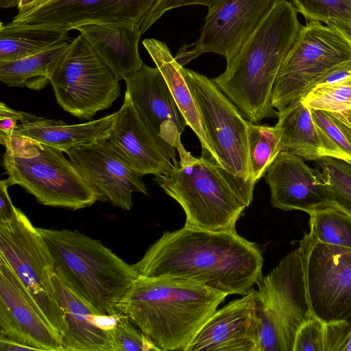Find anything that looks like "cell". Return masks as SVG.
<instances>
[{"mask_svg":"<svg viewBox=\"0 0 351 351\" xmlns=\"http://www.w3.org/2000/svg\"><path fill=\"white\" fill-rule=\"evenodd\" d=\"M261 250L237 232L184 226L165 232L132 267L138 277L200 285L244 295L263 277Z\"/></svg>","mask_w":351,"mask_h":351,"instance_id":"cell-1","label":"cell"},{"mask_svg":"<svg viewBox=\"0 0 351 351\" xmlns=\"http://www.w3.org/2000/svg\"><path fill=\"white\" fill-rule=\"evenodd\" d=\"M304 26L289 0H275L252 37L227 63L225 71L212 79L248 121L257 123L278 117L271 100L273 86Z\"/></svg>","mask_w":351,"mask_h":351,"instance_id":"cell-2","label":"cell"},{"mask_svg":"<svg viewBox=\"0 0 351 351\" xmlns=\"http://www.w3.org/2000/svg\"><path fill=\"white\" fill-rule=\"evenodd\" d=\"M227 295L200 285L138 277L120 311L159 351H186Z\"/></svg>","mask_w":351,"mask_h":351,"instance_id":"cell-3","label":"cell"},{"mask_svg":"<svg viewBox=\"0 0 351 351\" xmlns=\"http://www.w3.org/2000/svg\"><path fill=\"white\" fill-rule=\"evenodd\" d=\"M179 160L154 180L182 208L186 226L235 232V225L253 195L213 158L193 156L180 143Z\"/></svg>","mask_w":351,"mask_h":351,"instance_id":"cell-4","label":"cell"},{"mask_svg":"<svg viewBox=\"0 0 351 351\" xmlns=\"http://www.w3.org/2000/svg\"><path fill=\"white\" fill-rule=\"evenodd\" d=\"M54 261V271L99 313H121L120 304L138 277L99 241L77 230L38 228Z\"/></svg>","mask_w":351,"mask_h":351,"instance_id":"cell-5","label":"cell"},{"mask_svg":"<svg viewBox=\"0 0 351 351\" xmlns=\"http://www.w3.org/2000/svg\"><path fill=\"white\" fill-rule=\"evenodd\" d=\"M9 185L17 184L45 206L77 210L100 200L97 191L55 147L12 135L0 139Z\"/></svg>","mask_w":351,"mask_h":351,"instance_id":"cell-6","label":"cell"},{"mask_svg":"<svg viewBox=\"0 0 351 351\" xmlns=\"http://www.w3.org/2000/svg\"><path fill=\"white\" fill-rule=\"evenodd\" d=\"M309 243L308 232L253 289L258 351H293L298 329L313 316L306 282Z\"/></svg>","mask_w":351,"mask_h":351,"instance_id":"cell-7","label":"cell"},{"mask_svg":"<svg viewBox=\"0 0 351 351\" xmlns=\"http://www.w3.org/2000/svg\"><path fill=\"white\" fill-rule=\"evenodd\" d=\"M197 105L216 162L253 194L247 121L237 106L208 77L182 66Z\"/></svg>","mask_w":351,"mask_h":351,"instance_id":"cell-8","label":"cell"},{"mask_svg":"<svg viewBox=\"0 0 351 351\" xmlns=\"http://www.w3.org/2000/svg\"><path fill=\"white\" fill-rule=\"evenodd\" d=\"M0 255L62 339L65 326L52 282L53 258L38 228L19 208L8 220L0 221Z\"/></svg>","mask_w":351,"mask_h":351,"instance_id":"cell-9","label":"cell"},{"mask_svg":"<svg viewBox=\"0 0 351 351\" xmlns=\"http://www.w3.org/2000/svg\"><path fill=\"white\" fill-rule=\"evenodd\" d=\"M50 84L60 107L81 120L110 108L121 95L119 80L81 34L70 42Z\"/></svg>","mask_w":351,"mask_h":351,"instance_id":"cell-10","label":"cell"},{"mask_svg":"<svg viewBox=\"0 0 351 351\" xmlns=\"http://www.w3.org/2000/svg\"><path fill=\"white\" fill-rule=\"evenodd\" d=\"M350 59L351 44L342 34L328 25L308 21L278 71L271 92L273 107L283 111L330 69Z\"/></svg>","mask_w":351,"mask_h":351,"instance_id":"cell-11","label":"cell"},{"mask_svg":"<svg viewBox=\"0 0 351 351\" xmlns=\"http://www.w3.org/2000/svg\"><path fill=\"white\" fill-rule=\"evenodd\" d=\"M309 235L305 270L313 315L326 323H351V248L315 242Z\"/></svg>","mask_w":351,"mask_h":351,"instance_id":"cell-12","label":"cell"},{"mask_svg":"<svg viewBox=\"0 0 351 351\" xmlns=\"http://www.w3.org/2000/svg\"><path fill=\"white\" fill-rule=\"evenodd\" d=\"M275 0H223L208 12L198 40L182 45L176 56L182 66L204 53L231 61L254 34Z\"/></svg>","mask_w":351,"mask_h":351,"instance_id":"cell-13","label":"cell"},{"mask_svg":"<svg viewBox=\"0 0 351 351\" xmlns=\"http://www.w3.org/2000/svg\"><path fill=\"white\" fill-rule=\"evenodd\" d=\"M158 0H50L9 23L18 27L69 32L91 23L140 26Z\"/></svg>","mask_w":351,"mask_h":351,"instance_id":"cell-14","label":"cell"},{"mask_svg":"<svg viewBox=\"0 0 351 351\" xmlns=\"http://www.w3.org/2000/svg\"><path fill=\"white\" fill-rule=\"evenodd\" d=\"M0 337L34 350L62 351L61 337L0 255Z\"/></svg>","mask_w":351,"mask_h":351,"instance_id":"cell-15","label":"cell"},{"mask_svg":"<svg viewBox=\"0 0 351 351\" xmlns=\"http://www.w3.org/2000/svg\"><path fill=\"white\" fill-rule=\"evenodd\" d=\"M126 92L140 118L165 149L172 162L187 126L169 86L157 67L143 63L125 77Z\"/></svg>","mask_w":351,"mask_h":351,"instance_id":"cell-16","label":"cell"},{"mask_svg":"<svg viewBox=\"0 0 351 351\" xmlns=\"http://www.w3.org/2000/svg\"><path fill=\"white\" fill-rule=\"evenodd\" d=\"M66 154L80 174L97 191L100 200H109L113 206L129 210L134 192L148 195L143 176L132 169L109 141L73 147Z\"/></svg>","mask_w":351,"mask_h":351,"instance_id":"cell-17","label":"cell"},{"mask_svg":"<svg viewBox=\"0 0 351 351\" xmlns=\"http://www.w3.org/2000/svg\"><path fill=\"white\" fill-rule=\"evenodd\" d=\"M264 177L274 208L309 213L335 206L319 170L289 151L279 154Z\"/></svg>","mask_w":351,"mask_h":351,"instance_id":"cell-18","label":"cell"},{"mask_svg":"<svg viewBox=\"0 0 351 351\" xmlns=\"http://www.w3.org/2000/svg\"><path fill=\"white\" fill-rule=\"evenodd\" d=\"M196 350L258 351L253 289L208 319L186 349Z\"/></svg>","mask_w":351,"mask_h":351,"instance_id":"cell-19","label":"cell"},{"mask_svg":"<svg viewBox=\"0 0 351 351\" xmlns=\"http://www.w3.org/2000/svg\"><path fill=\"white\" fill-rule=\"evenodd\" d=\"M108 141L142 176H160L173 165L162 145L140 118L126 91Z\"/></svg>","mask_w":351,"mask_h":351,"instance_id":"cell-20","label":"cell"},{"mask_svg":"<svg viewBox=\"0 0 351 351\" xmlns=\"http://www.w3.org/2000/svg\"><path fill=\"white\" fill-rule=\"evenodd\" d=\"M52 282L64 313L62 351H114L112 332L99 325L101 313L55 271Z\"/></svg>","mask_w":351,"mask_h":351,"instance_id":"cell-21","label":"cell"},{"mask_svg":"<svg viewBox=\"0 0 351 351\" xmlns=\"http://www.w3.org/2000/svg\"><path fill=\"white\" fill-rule=\"evenodd\" d=\"M21 112L12 135L27 137L66 153L73 147L108 141L117 117L116 112L84 123L69 125L62 121Z\"/></svg>","mask_w":351,"mask_h":351,"instance_id":"cell-22","label":"cell"},{"mask_svg":"<svg viewBox=\"0 0 351 351\" xmlns=\"http://www.w3.org/2000/svg\"><path fill=\"white\" fill-rule=\"evenodd\" d=\"M75 29L87 40L119 81L142 67L143 62L138 53L142 33L138 25L91 23Z\"/></svg>","mask_w":351,"mask_h":351,"instance_id":"cell-23","label":"cell"},{"mask_svg":"<svg viewBox=\"0 0 351 351\" xmlns=\"http://www.w3.org/2000/svg\"><path fill=\"white\" fill-rule=\"evenodd\" d=\"M143 45L160 71L186 124L197 136L202 156L217 161V155L208 138L197 105L182 71V66L171 55L167 45L155 38L143 40Z\"/></svg>","mask_w":351,"mask_h":351,"instance_id":"cell-24","label":"cell"},{"mask_svg":"<svg viewBox=\"0 0 351 351\" xmlns=\"http://www.w3.org/2000/svg\"><path fill=\"white\" fill-rule=\"evenodd\" d=\"M276 124L281 132V145L287 150L307 160L324 157L318 130L311 110L300 99L278 112Z\"/></svg>","mask_w":351,"mask_h":351,"instance_id":"cell-25","label":"cell"},{"mask_svg":"<svg viewBox=\"0 0 351 351\" xmlns=\"http://www.w3.org/2000/svg\"><path fill=\"white\" fill-rule=\"evenodd\" d=\"M71 41L21 59L0 62V80L8 86L41 90L50 83L51 75Z\"/></svg>","mask_w":351,"mask_h":351,"instance_id":"cell-26","label":"cell"},{"mask_svg":"<svg viewBox=\"0 0 351 351\" xmlns=\"http://www.w3.org/2000/svg\"><path fill=\"white\" fill-rule=\"evenodd\" d=\"M66 31L0 26V62H9L40 53L69 41Z\"/></svg>","mask_w":351,"mask_h":351,"instance_id":"cell-27","label":"cell"},{"mask_svg":"<svg viewBox=\"0 0 351 351\" xmlns=\"http://www.w3.org/2000/svg\"><path fill=\"white\" fill-rule=\"evenodd\" d=\"M247 132L252 180L256 184L283 151L281 132L276 125H260L250 121Z\"/></svg>","mask_w":351,"mask_h":351,"instance_id":"cell-28","label":"cell"},{"mask_svg":"<svg viewBox=\"0 0 351 351\" xmlns=\"http://www.w3.org/2000/svg\"><path fill=\"white\" fill-rule=\"evenodd\" d=\"M309 233L315 242L351 248V215L330 206L308 213Z\"/></svg>","mask_w":351,"mask_h":351,"instance_id":"cell-29","label":"cell"},{"mask_svg":"<svg viewBox=\"0 0 351 351\" xmlns=\"http://www.w3.org/2000/svg\"><path fill=\"white\" fill-rule=\"evenodd\" d=\"M311 110L319 134L324 157L351 162V126L336 112L319 109Z\"/></svg>","mask_w":351,"mask_h":351,"instance_id":"cell-30","label":"cell"},{"mask_svg":"<svg viewBox=\"0 0 351 351\" xmlns=\"http://www.w3.org/2000/svg\"><path fill=\"white\" fill-rule=\"evenodd\" d=\"M317 161L335 207L351 215V162L328 156Z\"/></svg>","mask_w":351,"mask_h":351,"instance_id":"cell-31","label":"cell"},{"mask_svg":"<svg viewBox=\"0 0 351 351\" xmlns=\"http://www.w3.org/2000/svg\"><path fill=\"white\" fill-rule=\"evenodd\" d=\"M300 101L311 110L332 112L351 110V79L314 86L301 97Z\"/></svg>","mask_w":351,"mask_h":351,"instance_id":"cell-32","label":"cell"},{"mask_svg":"<svg viewBox=\"0 0 351 351\" xmlns=\"http://www.w3.org/2000/svg\"><path fill=\"white\" fill-rule=\"evenodd\" d=\"M308 21L326 24L330 19L351 21V0H289Z\"/></svg>","mask_w":351,"mask_h":351,"instance_id":"cell-33","label":"cell"},{"mask_svg":"<svg viewBox=\"0 0 351 351\" xmlns=\"http://www.w3.org/2000/svg\"><path fill=\"white\" fill-rule=\"evenodd\" d=\"M114 351H159L151 339L121 313L112 331Z\"/></svg>","mask_w":351,"mask_h":351,"instance_id":"cell-34","label":"cell"},{"mask_svg":"<svg viewBox=\"0 0 351 351\" xmlns=\"http://www.w3.org/2000/svg\"><path fill=\"white\" fill-rule=\"evenodd\" d=\"M325 322L314 315L298 329L293 351H324Z\"/></svg>","mask_w":351,"mask_h":351,"instance_id":"cell-35","label":"cell"},{"mask_svg":"<svg viewBox=\"0 0 351 351\" xmlns=\"http://www.w3.org/2000/svg\"><path fill=\"white\" fill-rule=\"evenodd\" d=\"M223 0H158L156 5L141 23L139 28L143 34L165 12L176 8L202 5L208 8V12L213 10Z\"/></svg>","mask_w":351,"mask_h":351,"instance_id":"cell-36","label":"cell"},{"mask_svg":"<svg viewBox=\"0 0 351 351\" xmlns=\"http://www.w3.org/2000/svg\"><path fill=\"white\" fill-rule=\"evenodd\" d=\"M21 111L8 107L5 104H0V139L11 136L19 122Z\"/></svg>","mask_w":351,"mask_h":351,"instance_id":"cell-37","label":"cell"},{"mask_svg":"<svg viewBox=\"0 0 351 351\" xmlns=\"http://www.w3.org/2000/svg\"><path fill=\"white\" fill-rule=\"evenodd\" d=\"M348 79H351V59L343 62L330 69L316 82L313 87L334 84Z\"/></svg>","mask_w":351,"mask_h":351,"instance_id":"cell-38","label":"cell"},{"mask_svg":"<svg viewBox=\"0 0 351 351\" xmlns=\"http://www.w3.org/2000/svg\"><path fill=\"white\" fill-rule=\"evenodd\" d=\"M7 179L0 182V221H6L16 213L17 208L14 206L8 192L9 186Z\"/></svg>","mask_w":351,"mask_h":351,"instance_id":"cell-39","label":"cell"},{"mask_svg":"<svg viewBox=\"0 0 351 351\" xmlns=\"http://www.w3.org/2000/svg\"><path fill=\"white\" fill-rule=\"evenodd\" d=\"M326 25L337 30L351 44V21L341 19H330Z\"/></svg>","mask_w":351,"mask_h":351,"instance_id":"cell-40","label":"cell"},{"mask_svg":"<svg viewBox=\"0 0 351 351\" xmlns=\"http://www.w3.org/2000/svg\"><path fill=\"white\" fill-rule=\"evenodd\" d=\"M32 351V348L18 342L0 337V351Z\"/></svg>","mask_w":351,"mask_h":351,"instance_id":"cell-41","label":"cell"},{"mask_svg":"<svg viewBox=\"0 0 351 351\" xmlns=\"http://www.w3.org/2000/svg\"><path fill=\"white\" fill-rule=\"evenodd\" d=\"M50 0H19L18 14L26 13Z\"/></svg>","mask_w":351,"mask_h":351,"instance_id":"cell-42","label":"cell"},{"mask_svg":"<svg viewBox=\"0 0 351 351\" xmlns=\"http://www.w3.org/2000/svg\"><path fill=\"white\" fill-rule=\"evenodd\" d=\"M339 351H351V323L345 324L343 337Z\"/></svg>","mask_w":351,"mask_h":351,"instance_id":"cell-43","label":"cell"},{"mask_svg":"<svg viewBox=\"0 0 351 351\" xmlns=\"http://www.w3.org/2000/svg\"><path fill=\"white\" fill-rule=\"evenodd\" d=\"M19 0H0V8L7 9L18 6Z\"/></svg>","mask_w":351,"mask_h":351,"instance_id":"cell-44","label":"cell"},{"mask_svg":"<svg viewBox=\"0 0 351 351\" xmlns=\"http://www.w3.org/2000/svg\"><path fill=\"white\" fill-rule=\"evenodd\" d=\"M336 113L341 119L351 126V110Z\"/></svg>","mask_w":351,"mask_h":351,"instance_id":"cell-45","label":"cell"}]
</instances>
